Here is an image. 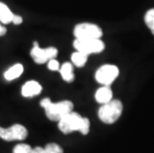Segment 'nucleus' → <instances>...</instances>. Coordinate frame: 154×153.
<instances>
[{"label": "nucleus", "instance_id": "1", "mask_svg": "<svg viewBox=\"0 0 154 153\" xmlns=\"http://www.w3.org/2000/svg\"><path fill=\"white\" fill-rule=\"evenodd\" d=\"M59 129L65 134L80 131L82 134H88L90 131V120L87 118H83L78 112H72L63 118H61L58 121Z\"/></svg>", "mask_w": 154, "mask_h": 153}, {"label": "nucleus", "instance_id": "2", "mask_svg": "<svg viewBox=\"0 0 154 153\" xmlns=\"http://www.w3.org/2000/svg\"><path fill=\"white\" fill-rule=\"evenodd\" d=\"M122 103L119 99H111L107 103L103 105L99 109V118L106 124L114 123L122 113Z\"/></svg>", "mask_w": 154, "mask_h": 153}, {"label": "nucleus", "instance_id": "3", "mask_svg": "<svg viewBox=\"0 0 154 153\" xmlns=\"http://www.w3.org/2000/svg\"><path fill=\"white\" fill-rule=\"evenodd\" d=\"M74 105L71 100H62L59 103H51L45 107V113L52 121H59L61 118L73 112Z\"/></svg>", "mask_w": 154, "mask_h": 153}, {"label": "nucleus", "instance_id": "4", "mask_svg": "<svg viewBox=\"0 0 154 153\" xmlns=\"http://www.w3.org/2000/svg\"><path fill=\"white\" fill-rule=\"evenodd\" d=\"M104 43L100 39H76L74 41V48L76 51L86 55L97 54L104 50Z\"/></svg>", "mask_w": 154, "mask_h": 153}, {"label": "nucleus", "instance_id": "5", "mask_svg": "<svg viewBox=\"0 0 154 153\" xmlns=\"http://www.w3.org/2000/svg\"><path fill=\"white\" fill-rule=\"evenodd\" d=\"M74 36L76 39H100L103 30L96 24L80 23L75 26Z\"/></svg>", "mask_w": 154, "mask_h": 153}, {"label": "nucleus", "instance_id": "6", "mask_svg": "<svg viewBox=\"0 0 154 153\" xmlns=\"http://www.w3.org/2000/svg\"><path fill=\"white\" fill-rule=\"evenodd\" d=\"M119 75V68L114 65H103L96 72L97 82L103 86H110Z\"/></svg>", "mask_w": 154, "mask_h": 153}, {"label": "nucleus", "instance_id": "7", "mask_svg": "<svg viewBox=\"0 0 154 153\" xmlns=\"http://www.w3.org/2000/svg\"><path fill=\"white\" fill-rule=\"evenodd\" d=\"M30 56L36 64L42 65L47 63L51 59H55L58 56V49L56 47H48L42 49L39 47L37 42H34V46L30 52Z\"/></svg>", "mask_w": 154, "mask_h": 153}, {"label": "nucleus", "instance_id": "8", "mask_svg": "<svg viewBox=\"0 0 154 153\" xmlns=\"http://www.w3.org/2000/svg\"><path fill=\"white\" fill-rule=\"evenodd\" d=\"M28 131L25 126L21 124H13L8 128L0 127V138L6 141L24 140L27 137Z\"/></svg>", "mask_w": 154, "mask_h": 153}, {"label": "nucleus", "instance_id": "9", "mask_svg": "<svg viewBox=\"0 0 154 153\" xmlns=\"http://www.w3.org/2000/svg\"><path fill=\"white\" fill-rule=\"evenodd\" d=\"M42 92V86L36 81H28L23 84L21 93L25 97H32L38 96Z\"/></svg>", "mask_w": 154, "mask_h": 153}, {"label": "nucleus", "instance_id": "10", "mask_svg": "<svg viewBox=\"0 0 154 153\" xmlns=\"http://www.w3.org/2000/svg\"><path fill=\"white\" fill-rule=\"evenodd\" d=\"M94 99L100 105H104V103L110 102L112 99V90H111L109 86H103L100 87L96 92Z\"/></svg>", "mask_w": 154, "mask_h": 153}, {"label": "nucleus", "instance_id": "11", "mask_svg": "<svg viewBox=\"0 0 154 153\" xmlns=\"http://www.w3.org/2000/svg\"><path fill=\"white\" fill-rule=\"evenodd\" d=\"M60 74L64 81H66L67 83H72L75 80V74H74V67L72 63H64L60 67Z\"/></svg>", "mask_w": 154, "mask_h": 153}, {"label": "nucleus", "instance_id": "12", "mask_svg": "<svg viewBox=\"0 0 154 153\" xmlns=\"http://www.w3.org/2000/svg\"><path fill=\"white\" fill-rule=\"evenodd\" d=\"M24 72V67L22 64H15L11 68H9L4 73V78L6 81H13L18 79Z\"/></svg>", "mask_w": 154, "mask_h": 153}, {"label": "nucleus", "instance_id": "13", "mask_svg": "<svg viewBox=\"0 0 154 153\" xmlns=\"http://www.w3.org/2000/svg\"><path fill=\"white\" fill-rule=\"evenodd\" d=\"M13 16H14V13L10 10V8L5 3L0 2V23H2L3 25L10 24Z\"/></svg>", "mask_w": 154, "mask_h": 153}, {"label": "nucleus", "instance_id": "14", "mask_svg": "<svg viewBox=\"0 0 154 153\" xmlns=\"http://www.w3.org/2000/svg\"><path fill=\"white\" fill-rule=\"evenodd\" d=\"M88 55L84 54V53H81V52L76 51L75 53L72 54V63H73L75 66H77L79 68H82L86 65L87 61H88Z\"/></svg>", "mask_w": 154, "mask_h": 153}, {"label": "nucleus", "instance_id": "15", "mask_svg": "<svg viewBox=\"0 0 154 153\" xmlns=\"http://www.w3.org/2000/svg\"><path fill=\"white\" fill-rule=\"evenodd\" d=\"M144 21H145L147 27L150 29L151 33L154 35V8L146 12L145 16H144Z\"/></svg>", "mask_w": 154, "mask_h": 153}, {"label": "nucleus", "instance_id": "16", "mask_svg": "<svg viewBox=\"0 0 154 153\" xmlns=\"http://www.w3.org/2000/svg\"><path fill=\"white\" fill-rule=\"evenodd\" d=\"M13 153H32V148L28 144L21 143L15 146L13 149Z\"/></svg>", "mask_w": 154, "mask_h": 153}, {"label": "nucleus", "instance_id": "17", "mask_svg": "<svg viewBox=\"0 0 154 153\" xmlns=\"http://www.w3.org/2000/svg\"><path fill=\"white\" fill-rule=\"evenodd\" d=\"M45 150L47 153H63V149L56 143H49L46 145Z\"/></svg>", "mask_w": 154, "mask_h": 153}, {"label": "nucleus", "instance_id": "18", "mask_svg": "<svg viewBox=\"0 0 154 153\" xmlns=\"http://www.w3.org/2000/svg\"><path fill=\"white\" fill-rule=\"evenodd\" d=\"M48 63V69L51 71H59L60 69V63L56 59H51L50 61L47 62Z\"/></svg>", "mask_w": 154, "mask_h": 153}, {"label": "nucleus", "instance_id": "19", "mask_svg": "<svg viewBox=\"0 0 154 153\" xmlns=\"http://www.w3.org/2000/svg\"><path fill=\"white\" fill-rule=\"evenodd\" d=\"M22 22H23V18L21 17V16L17 15V14H14L11 23L14 24V25H20V24H22Z\"/></svg>", "mask_w": 154, "mask_h": 153}, {"label": "nucleus", "instance_id": "20", "mask_svg": "<svg viewBox=\"0 0 154 153\" xmlns=\"http://www.w3.org/2000/svg\"><path fill=\"white\" fill-rule=\"evenodd\" d=\"M51 103H52V100H51L50 99H49V97H46V99H43L41 100V102H40V105H41L42 107H44V109H45V107H47L49 105H50Z\"/></svg>", "mask_w": 154, "mask_h": 153}, {"label": "nucleus", "instance_id": "21", "mask_svg": "<svg viewBox=\"0 0 154 153\" xmlns=\"http://www.w3.org/2000/svg\"><path fill=\"white\" fill-rule=\"evenodd\" d=\"M32 153H47V152H46L45 148L35 147V148H32Z\"/></svg>", "mask_w": 154, "mask_h": 153}, {"label": "nucleus", "instance_id": "22", "mask_svg": "<svg viewBox=\"0 0 154 153\" xmlns=\"http://www.w3.org/2000/svg\"><path fill=\"white\" fill-rule=\"evenodd\" d=\"M6 32H7L6 28L3 26L2 23H0V37H1V36H4L6 34Z\"/></svg>", "mask_w": 154, "mask_h": 153}]
</instances>
